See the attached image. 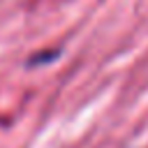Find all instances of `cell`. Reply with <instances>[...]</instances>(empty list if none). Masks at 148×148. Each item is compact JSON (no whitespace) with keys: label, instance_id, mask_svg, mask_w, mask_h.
<instances>
[{"label":"cell","instance_id":"6da1fadb","mask_svg":"<svg viewBox=\"0 0 148 148\" xmlns=\"http://www.w3.org/2000/svg\"><path fill=\"white\" fill-rule=\"evenodd\" d=\"M58 58V51H42V53H35L30 60H28V67H35V65H44V62H51Z\"/></svg>","mask_w":148,"mask_h":148}]
</instances>
